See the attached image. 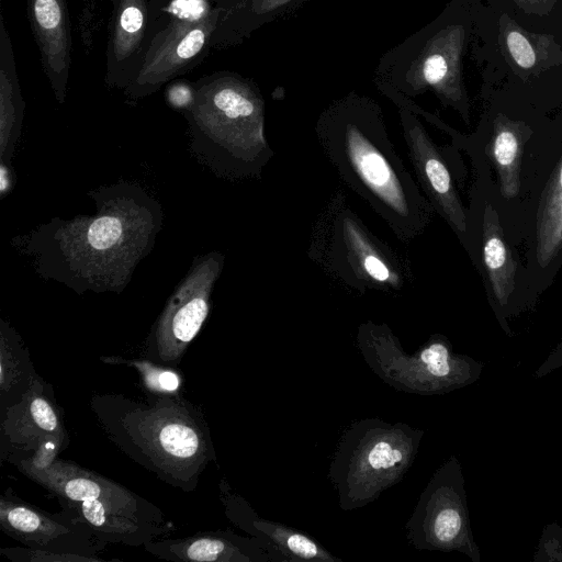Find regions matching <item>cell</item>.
Here are the masks:
<instances>
[{
	"label": "cell",
	"instance_id": "cell-28",
	"mask_svg": "<svg viewBox=\"0 0 562 562\" xmlns=\"http://www.w3.org/2000/svg\"><path fill=\"white\" fill-rule=\"evenodd\" d=\"M121 362L135 367L140 372L146 386L151 391L167 394L173 393L179 389L180 379L178 374L171 370L158 368L153 363L139 360H121Z\"/></svg>",
	"mask_w": 562,
	"mask_h": 562
},
{
	"label": "cell",
	"instance_id": "cell-34",
	"mask_svg": "<svg viewBox=\"0 0 562 562\" xmlns=\"http://www.w3.org/2000/svg\"><path fill=\"white\" fill-rule=\"evenodd\" d=\"M216 5H218L221 9L225 2V0H212Z\"/></svg>",
	"mask_w": 562,
	"mask_h": 562
},
{
	"label": "cell",
	"instance_id": "cell-5",
	"mask_svg": "<svg viewBox=\"0 0 562 562\" xmlns=\"http://www.w3.org/2000/svg\"><path fill=\"white\" fill-rule=\"evenodd\" d=\"M471 46L490 97L562 99V40L521 25L499 0L484 2Z\"/></svg>",
	"mask_w": 562,
	"mask_h": 562
},
{
	"label": "cell",
	"instance_id": "cell-20",
	"mask_svg": "<svg viewBox=\"0 0 562 562\" xmlns=\"http://www.w3.org/2000/svg\"><path fill=\"white\" fill-rule=\"evenodd\" d=\"M153 554L172 561L272 562L266 548L254 537L233 532L193 536L145 544Z\"/></svg>",
	"mask_w": 562,
	"mask_h": 562
},
{
	"label": "cell",
	"instance_id": "cell-1",
	"mask_svg": "<svg viewBox=\"0 0 562 562\" xmlns=\"http://www.w3.org/2000/svg\"><path fill=\"white\" fill-rule=\"evenodd\" d=\"M94 199V214L52 221L31 234L25 249L44 276L77 292H119L155 243L160 206L126 183L102 189Z\"/></svg>",
	"mask_w": 562,
	"mask_h": 562
},
{
	"label": "cell",
	"instance_id": "cell-13",
	"mask_svg": "<svg viewBox=\"0 0 562 562\" xmlns=\"http://www.w3.org/2000/svg\"><path fill=\"white\" fill-rule=\"evenodd\" d=\"M16 464L25 475L57 495L59 501L97 499L105 503L113 510L138 520L157 524L164 521L159 509L149 502L117 483L74 463L55 459L46 467L36 468L26 459H21Z\"/></svg>",
	"mask_w": 562,
	"mask_h": 562
},
{
	"label": "cell",
	"instance_id": "cell-27",
	"mask_svg": "<svg viewBox=\"0 0 562 562\" xmlns=\"http://www.w3.org/2000/svg\"><path fill=\"white\" fill-rule=\"evenodd\" d=\"M9 327L5 329L4 324L1 329V348H0V387L2 396L10 393L19 385L25 371L22 364V352L16 342L15 335Z\"/></svg>",
	"mask_w": 562,
	"mask_h": 562
},
{
	"label": "cell",
	"instance_id": "cell-10",
	"mask_svg": "<svg viewBox=\"0 0 562 562\" xmlns=\"http://www.w3.org/2000/svg\"><path fill=\"white\" fill-rule=\"evenodd\" d=\"M221 13L204 21L170 22L159 27L150 37L125 94L132 99L147 97L167 81L199 66L212 47Z\"/></svg>",
	"mask_w": 562,
	"mask_h": 562
},
{
	"label": "cell",
	"instance_id": "cell-6",
	"mask_svg": "<svg viewBox=\"0 0 562 562\" xmlns=\"http://www.w3.org/2000/svg\"><path fill=\"white\" fill-rule=\"evenodd\" d=\"M307 255L327 274L361 294L400 293L414 282L408 257L372 232L340 193L317 215Z\"/></svg>",
	"mask_w": 562,
	"mask_h": 562
},
{
	"label": "cell",
	"instance_id": "cell-23",
	"mask_svg": "<svg viewBox=\"0 0 562 562\" xmlns=\"http://www.w3.org/2000/svg\"><path fill=\"white\" fill-rule=\"evenodd\" d=\"M24 109L11 37L0 14V154L3 162L12 156Z\"/></svg>",
	"mask_w": 562,
	"mask_h": 562
},
{
	"label": "cell",
	"instance_id": "cell-26",
	"mask_svg": "<svg viewBox=\"0 0 562 562\" xmlns=\"http://www.w3.org/2000/svg\"><path fill=\"white\" fill-rule=\"evenodd\" d=\"M524 26L562 40V0H499Z\"/></svg>",
	"mask_w": 562,
	"mask_h": 562
},
{
	"label": "cell",
	"instance_id": "cell-15",
	"mask_svg": "<svg viewBox=\"0 0 562 562\" xmlns=\"http://www.w3.org/2000/svg\"><path fill=\"white\" fill-rule=\"evenodd\" d=\"M3 437L15 448L36 449L26 459L32 465L43 468L56 459L61 450L64 429L43 384L33 375L21 401L8 408L2 422Z\"/></svg>",
	"mask_w": 562,
	"mask_h": 562
},
{
	"label": "cell",
	"instance_id": "cell-14",
	"mask_svg": "<svg viewBox=\"0 0 562 562\" xmlns=\"http://www.w3.org/2000/svg\"><path fill=\"white\" fill-rule=\"evenodd\" d=\"M403 138L417 183L439 214L457 233H468V215L442 150L408 108L400 111Z\"/></svg>",
	"mask_w": 562,
	"mask_h": 562
},
{
	"label": "cell",
	"instance_id": "cell-25",
	"mask_svg": "<svg viewBox=\"0 0 562 562\" xmlns=\"http://www.w3.org/2000/svg\"><path fill=\"white\" fill-rule=\"evenodd\" d=\"M562 250V158L542 192L537 212L536 259L546 268Z\"/></svg>",
	"mask_w": 562,
	"mask_h": 562
},
{
	"label": "cell",
	"instance_id": "cell-33",
	"mask_svg": "<svg viewBox=\"0 0 562 562\" xmlns=\"http://www.w3.org/2000/svg\"><path fill=\"white\" fill-rule=\"evenodd\" d=\"M11 172L8 162L1 161L0 167V191L2 194L9 191L11 187Z\"/></svg>",
	"mask_w": 562,
	"mask_h": 562
},
{
	"label": "cell",
	"instance_id": "cell-9",
	"mask_svg": "<svg viewBox=\"0 0 562 562\" xmlns=\"http://www.w3.org/2000/svg\"><path fill=\"white\" fill-rule=\"evenodd\" d=\"M406 538L417 550L459 552L480 562L471 530L465 481L451 456L431 475L406 525Z\"/></svg>",
	"mask_w": 562,
	"mask_h": 562
},
{
	"label": "cell",
	"instance_id": "cell-30",
	"mask_svg": "<svg viewBox=\"0 0 562 562\" xmlns=\"http://www.w3.org/2000/svg\"><path fill=\"white\" fill-rule=\"evenodd\" d=\"M533 561H562V528L557 524L543 528Z\"/></svg>",
	"mask_w": 562,
	"mask_h": 562
},
{
	"label": "cell",
	"instance_id": "cell-7",
	"mask_svg": "<svg viewBox=\"0 0 562 562\" xmlns=\"http://www.w3.org/2000/svg\"><path fill=\"white\" fill-rule=\"evenodd\" d=\"M424 435L406 423L376 417L346 428L327 474L340 509L362 508L398 484L417 458Z\"/></svg>",
	"mask_w": 562,
	"mask_h": 562
},
{
	"label": "cell",
	"instance_id": "cell-2",
	"mask_svg": "<svg viewBox=\"0 0 562 562\" xmlns=\"http://www.w3.org/2000/svg\"><path fill=\"white\" fill-rule=\"evenodd\" d=\"M323 155L340 180L381 217L403 243L420 236L435 210L405 167L376 109L348 102L316 125Z\"/></svg>",
	"mask_w": 562,
	"mask_h": 562
},
{
	"label": "cell",
	"instance_id": "cell-24",
	"mask_svg": "<svg viewBox=\"0 0 562 562\" xmlns=\"http://www.w3.org/2000/svg\"><path fill=\"white\" fill-rule=\"evenodd\" d=\"M483 262L496 301L506 305L515 289L517 263L506 243L496 210L486 205L483 215Z\"/></svg>",
	"mask_w": 562,
	"mask_h": 562
},
{
	"label": "cell",
	"instance_id": "cell-3",
	"mask_svg": "<svg viewBox=\"0 0 562 562\" xmlns=\"http://www.w3.org/2000/svg\"><path fill=\"white\" fill-rule=\"evenodd\" d=\"M92 406L106 431L131 458L165 481L191 490L213 458L210 435L188 403L160 396L153 407L95 397Z\"/></svg>",
	"mask_w": 562,
	"mask_h": 562
},
{
	"label": "cell",
	"instance_id": "cell-19",
	"mask_svg": "<svg viewBox=\"0 0 562 562\" xmlns=\"http://www.w3.org/2000/svg\"><path fill=\"white\" fill-rule=\"evenodd\" d=\"M0 525L2 530L29 548L59 553L95 551L90 538L93 536L82 527L70 528L41 510L22 502L1 497Z\"/></svg>",
	"mask_w": 562,
	"mask_h": 562
},
{
	"label": "cell",
	"instance_id": "cell-12",
	"mask_svg": "<svg viewBox=\"0 0 562 562\" xmlns=\"http://www.w3.org/2000/svg\"><path fill=\"white\" fill-rule=\"evenodd\" d=\"M224 257L217 251L194 260L168 300L155 331L159 359L176 363L201 329L210 311V299Z\"/></svg>",
	"mask_w": 562,
	"mask_h": 562
},
{
	"label": "cell",
	"instance_id": "cell-29",
	"mask_svg": "<svg viewBox=\"0 0 562 562\" xmlns=\"http://www.w3.org/2000/svg\"><path fill=\"white\" fill-rule=\"evenodd\" d=\"M1 552L13 561L26 562H78V561H103L93 555H83L79 553H59L33 548H8L1 549Z\"/></svg>",
	"mask_w": 562,
	"mask_h": 562
},
{
	"label": "cell",
	"instance_id": "cell-11",
	"mask_svg": "<svg viewBox=\"0 0 562 562\" xmlns=\"http://www.w3.org/2000/svg\"><path fill=\"white\" fill-rule=\"evenodd\" d=\"M483 4V0H454L422 63L424 82L467 123L470 104L462 78V58L472 45Z\"/></svg>",
	"mask_w": 562,
	"mask_h": 562
},
{
	"label": "cell",
	"instance_id": "cell-22",
	"mask_svg": "<svg viewBox=\"0 0 562 562\" xmlns=\"http://www.w3.org/2000/svg\"><path fill=\"white\" fill-rule=\"evenodd\" d=\"M495 110L491 119L490 156L503 196L512 199L520 189L524 146L533 131L525 120L512 116L499 106Z\"/></svg>",
	"mask_w": 562,
	"mask_h": 562
},
{
	"label": "cell",
	"instance_id": "cell-21",
	"mask_svg": "<svg viewBox=\"0 0 562 562\" xmlns=\"http://www.w3.org/2000/svg\"><path fill=\"white\" fill-rule=\"evenodd\" d=\"M70 513L69 521L88 529L93 537L130 546L147 544L154 538L175 529L173 525L138 520L113 510L100 501H60Z\"/></svg>",
	"mask_w": 562,
	"mask_h": 562
},
{
	"label": "cell",
	"instance_id": "cell-8",
	"mask_svg": "<svg viewBox=\"0 0 562 562\" xmlns=\"http://www.w3.org/2000/svg\"><path fill=\"white\" fill-rule=\"evenodd\" d=\"M356 346L371 371L393 389L416 395H442L480 379L484 364L457 353L448 338L431 335L414 353L407 352L384 323L359 325Z\"/></svg>",
	"mask_w": 562,
	"mask_h": 562
},
{
	"label": "cell",
	"instance_id": "cell-16",
	"mask_svg": "<svg viewBox=\"0 0 562 562\" xmlns=\"http://www.w3.org/2000/svg\"><path fill=\"white\" fill-rule=\"evenodd\" d=\"M149 30V0H112L105 49V82L125 90L144 57Z\"/></svg>",
	"mask_w": 562,
	"mask_h": 562
},
{
	"label": "cell",
	"instance_id": "cell-18",
	"mask_svg": "<svg viewBox=\"0 0 562 562\" xmlns=\"http://www.w3.org/2000/svg\"><path fill=\"white\" fill-rule=\"evenodd\" d=\"M227 515L241 529L261 542L272 562H341L308 535L280 522L261 518L240 496L224 491Z\"/></svg>",
	"mask_w": 562,
	"mask_h": 562
},
{
	"label": "cell",
	"instance_id": "cell-4",
	"mask_svg": "<svg viewBox=\"0 0 562 562\" xmlns=\"http://www.w3.org/2000/svg\"><path fill=\"white\" fill-rule=\"evenodd\" d=\"M183 111L191 146L214 171L229 179L260 178L274 153L263 132V106L243 80L214 74L194 82Z\"/></svg>",
	"mask_w": 562,
	"mask_h": 562
},
{
	"label": "cell",
	"instance_id": "cell-31",
	"mask_svg": "<svg viewBox=\"0 0 562 562\" xmlns=\"http://www.w3.org/2000/svg\"><path fill=\"white\" fill-rule=\"evenodd\" d=\"M166 101L177 110L186 111L193 103L195 95L194 83L173 81L166 88Z\"/></svg>",
	"mask_w": 562,
	"mask_h": 562
},
{
	"label": "cell",
	"instance_id": "cell-32",
	"mask_svg": "<svg viewBox=\"0 0 562 562\" xmlns=\"http://www.w3.org/2000/svg\"><path fill=\"white\" fill-rule=\"evenodd\" d=\"M562 367V341L550 352L543 363L537 369L536 378L540 379Z\"/></svg>",
	"mask_w": 562,
	"mask_h": 562
},
{
	"label": "cell",
	"instance_id": "cell-17",
	"mask_svg": "<svg viewBox=\"0 0 562 562\" xmlns=\"http://www.w3.org/2000/svg\"><path fill=\"white\" fill-rule=\"evenodd\" d=\"M43 70L55 98L65 101L71 67V30L66 0H26Z\"/></svg>",
	"mask_w": 562,
	"mask_h": 562
}]
</instances>
